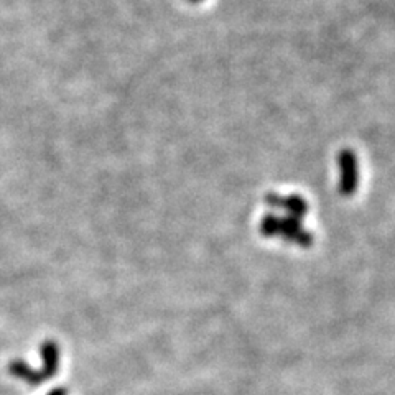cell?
Segmentation results:
<instances>
[{
	"label": "cell",
	"instance_id": "cell-1",
	"mask_svg": "<svg viewBox=\"0 0 395 395\" xmlns=\"http://www.w3.org/2000/svg\"><path fill=\"white\" fill-rule=\"evenodd\" d=\"M339 166V193L343 196H353L359 186V163L351 148H343L338 153Z\"/></svg>",
	"mask_w": 395,
	"mask_h": 395
},
{
	"label": "cell",
	"instance_id": "cell-2",
	"mask_svg": "<svg viewBox=\"0 0 395 395\" xmlns=\"http://www.w3.org/2000/svg\"><path fill=\"white\" fill-rule=\"evenodd\" d=\"M280 235L287 242H293L300 247H311L315 242L313 234L303 228L302 221L288 215L280 217Z\"/></svg>",
	"mask_w": 395,
	"mask_h": 395
},
{
	"label": "cell",
	"instance_id": "cell-3",
	"mask_svg": "<svg viewBox=\"0 0 395 395\" xmlns=\"http://www.w3.org/2000/svg\"><path fill=\"white\" fill-rule=\"evenodd\" d=\"M40 354H42V369L40 371H42V374L47 380L53 379L58 374V369H60V346L53 339H47L40 346Z\"/></svg>",
	"mask_w": 395,
	"mask_h": 395
},
{
	"label": "cell",
	"instance_id": "cell-4",
	"mask_svg": "<svg viewBox=\"0 0 395 395\" xmlns=\"http://www.w3.org/2000/svg\"><path fill=\"white\" fill-rule=\"evenodd\" d=\"M8 372H10V375H13V378L20 379L22 382L30 385H42L47 380L42 374V371L33 369V367L22 359H13L8 364Z\"/></svg>",
	"mask_w": 395,
	"mask_h": 395
},
{
	"label": "cell",
	"instance_id": "cell-5",
	"mask_svg": "<svg viewBox=\"0 0 395 395\" xmlns=\"http://www.w3.org/2000/svg\"><path fill=\"white\" fill-rule=\"evenodd\" d=\"M281 210L287 211L288 216H293L302 221L308 215L310 206H308L307 199L300 196V194H288V196H284V199H281Z\"/></svg>",
	"mask_w": 395,
	"mask_h": 395
},
{
	"label": "cell",
	"instance_id": "cell-6",
	"mask_svg": "<svg viewBox=\"0 0 395 395\" xmlns=\"http://www.w3.org/2000/svg\"><path fill=\"white\" fill-rule=\"evenodd\" d=\"M258 231H261V234L267 239H272V238H277V235H280V217L272 215V212L265 215L261 219Z\"/></svg>",
	"mask_w": 395,
	"mask_h": 395
},
{
	"label": "cell",
	"instance_id": "cell-7",
	"mask_svg": "<svg viewBox=\"0 0 395 395\" xmlns=\"http://www.w3.org/2000/svg\"><path fill=\"white\" fill-rule=\"evenodd\" d=\"M281 199H284V196H280V194L277 193L265 194V203L269 204L270 208H281Z\"/></svg>",
	"mask_w": 395,
	"mask_h": 395
},
{
	"label": "cell",
	"instance_id": "cell-8",
	"mask_svg": "<svg viewBox=\"0 0 395 395\" xmlns=\"http://www.w3.org/2000/svg\"><path fill=\"white\" fill-rule=\"evenodd\" d=\"M47 395H68V389L65 387H54L49 390Z\"/></svg>",
	"mask_w": 395,
	"mask_h": 395
},
{
	"label": "cell",
	"instance_id": "cell-9",
	"mask_svg": "<svg viewBox=\"0 0 395 395\" xmlns=\"http://www.w3.org/2000/svg\"><path fill=\"white\" fill-rule=\"evenodd\" d=\"M189 2H193V3H198V2H201V0H189Z\"/></svg>",
	"mask_w": 395,
	"mask_h": 395
}]
</instances>
